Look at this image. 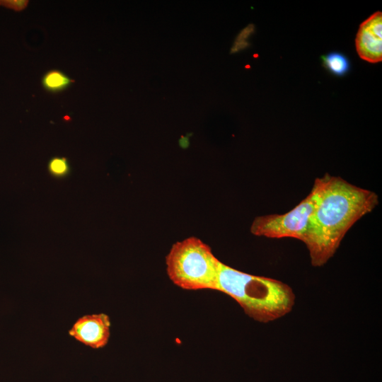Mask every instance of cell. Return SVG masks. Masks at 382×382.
Segmentation results:
<instances>
[{
  "label": "cell",
  "mask_w": 382,
  "mask_h": 382,
  "mask_svg": "<svg viewBox=\"0 0 382 382\" xmlns=\"http://www.w3.org/2000/svg\"><path fill=\"white\" fill-rule=\"evenodd\" d=\"M310 217L302 242L314 267L324 265L335 253L349 229L379 202L373 191L328 173Z\"/></svg>",
  "instance_id": "6da1fadb"
},
{
  "label": "cell",
  "mask_w": 382,
  "mask_h": 382,
  "mask_svg": "<svg viewBox=\"0 0 382 382\" xmlns=\"http://www.w3.org/2000/svg\"><path fill=\"white\" fill-rule=\"evenodd\" d=\"M216 290L237 301L256 321L267 323L288 314L295 294L286 284L263 276L247 274L221 263Z\"/></svg>",
  "instance_id": "7a4b0ae2"
},
{
  "label": "cell",
  "mask_w": 382,
  "mask_h": 382,
  "mask_svg": "<svg viewBox=\"0 0 382 382\" xmlns=\"http://www.w3.org/2000/svg\"><path fill=\"white\" fill-rule=\"evenodd\" d=\"M166 262L169 278L179 287L216 290L221 262L200 239L192 236L173 244Z\"/></svg>",
  "instance_id": "3957f363"
},
{
  "label": "cell",
  "mask_w": 382,
  "mask_h": 382,
  "mask_svg": "<svg viewBox=\"0 0 382 382\" xmlns=\"http://www.w3.org/2000/svg\"><path fill=\"white\" fill-rule=\"evenodd\" d=\"M323 183V176L317 178L307 197L289 212L282 214H274L256 217L251 224L250 232L257 236L293 238L302 241Z\"/></svg>",
  "instance_id": "277c9868"
},
{
  "label": "cell",
  "mask_w": 382,
  "mask_h": 382,
  "mask_svg": "<svg viewBox=\"0 0 382 382\" xmlns=\"http://www.w3.org/2000/svg\"><path fill=\"white\" fill-rule=\"evenodd\" d=\"M110 321L105 313L86 315L79 318L69 334L76 340L93 349L105 347L110 335Z\"/></svg>",
  "instance_id": "5b68a950"
},
{
  "label": "cell",
  "mask_w": 382,
  "mask_h": 382,
  "mask_svg": "<svg viewBox=\"0 0 382 382\" xmlns=\"http://www.w3.org/2000/svg\"><path fill=\"white\" fill-rule=\"evenodd\" d=\"M359 56L370 63L382 59V13L377 11L365 20L359 26L356 40Z\"/></svg>",
  "instance_id": "8992f818"
},
{
  "label": "cell",
  "mask_w": 382,
  "mask_h": 382,
  "mask_svg": "<svg viewBox=\"0 0 382 382\" xmlns=\"http://www.w3.org/2000/svg\"><path fill=\"white\" fill-rule=\"evenodd\" d=\"M75 80L59 69H50L42 77V88L47 92L57 93L67 89Z\"/></svg>",
  "instance_id": "52a82bcc"
},
{
  "label": "cell",
  "mask_w": 382,
  "mask_h": 382,
  "mask_svg": "<svg viewBox=\"0 0 382 382\" xmlns=\"http://www.w3.org/2000/svg\"><path fill=\"white\" fill-rule=\"evenodd\" d=\"M323 66L333 75L343 76L350 69L349 59L344 54L332 52L322 57Z\"/></svg>",
  "instance_id": "ba28073f"
},
{
  "label": "cell",
  "mask_w": 382,
  "mask_h": 382,
  "mask_svg": "<svg viewBox=\"0 0 382 382\" xmlns=\"http://www.w3.org/2000/svg\"><path fill=\"white\" fill-rule=\"evenodd\" d=\"M254 31L255 25L253 24H250L243 28L237 35L231 49V53L234 54L248 47L250 43L248 41V39L254 33Z\"/></svg>",
  "instance_id": "9c48e42d"
},
{
  "label": "cell",
  "mask_w": 382,
  "mask_h": 382,
  "mask_svg": "<svg viewBox=\"0 0 382 382\" xmlns=\"http://www.w3.org/2000/svg\"><path fill=\"white\" fill-rule=\"evenodd\" d=\"M50 168L54 173H63L67 169L66 159L64 158H54L50 163Z\"/></svg>",
  "instance_id": "30bf717a"
},
{
  "label": "cell",
  "mask_w": 382,
  "mask_h": 382,
  "mask_svg": "<svg viewBox=\"0 0 382 382\" xmlns=\"http://www.w3.org/2000/svg\"><path fill=\"white\" fill-rule=\"evenodd\" d=\"M0 4L14 10H21L25 7L24 1H0Z\"/></svg>",
  "instance_id": "8fae6325"
}]
</instances>
